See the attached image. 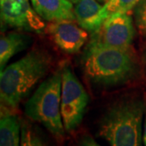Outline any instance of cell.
<instances>
[{
	"label": "cell",
	"instance_id": "6da1fadb",
	"mask_svg": "<svg viewBox=\"0 0 146 146\" xmlns=\"http://www.w3.org/2000/svg\"><path fill=\"white\" fill-rule=\"evenodd\" d=\"M51 59L46 51L33 50L1 71L0 97L11 108H16L36 83L45 76Z\"/></svg>",
	"mask_w": 146,
	"mask_h": 146
},
{
	"label": "cell",
	"instance_id": "7a4b0ae2",
	"mask_svg": "<svg viewBox=\"0 0 146 146\" xmlns=\"http://www.w3.org/2000/svg\"><path fill=\"white\" fill-rule=\"evenodd\" d=\"M83 67L92 82L105 86L126 83L137 72V62L130 47L119 49L87 46Z\"/></svg>",
	"mask_w": 146,
	"mask_h": 146
},
{
	"label": "cell",
	"instance_id": "3957f363",
	"mask_svg": "<svg viewBox=\"0 0 146 146\" xmlns=\"http://www.w3.org/2000/svg\"><path fill=\"white\" fill-rule=\"evenodd\" d=\"M144 105L127 98L110 106L100 120L99 136L110 146H142Z\"/></svg>",
	"mask_w": 146,
	"mask_h": 146
},
{
	"label": "cell",
	"instance_id": "277c9868",
	"mask_svg": "<svg viewBox=\"0 0 146 146\" xmlns=\"http://www.w3.org/2000/svg\"><path fill=\"white\" fill-rule=\"evenodd\" d=\"M62 72H57L45 80L25 106V115L41 123L53 136L61 138L64 126L61 115Z\"/></svg>",
	"mask_w": 146,
	"mask_h": 146
},
{
	"label": "cell",
	"instance_id": "5b68a950",
	"mask_svg": "<svg viewBox=\"0 0 146 146\" xmlns=\"http://www.w3.org/2000/svg\"><path fill=\"white\" fill-rule=\"evenodd\" d=\"M62 72L61 115L65 131L75 130L82 122L89 103V95L68 67Z\"/></svg>",
	"mask_w": 146,
	"mask_h": 146
},
{
	"label": "cell",
	"instance_id": "8992f818",
	"mask_svg": "<svg viewBox=\"0 0 146 146\" xmlns=\"http://www.w3.org/2000/svg\"><path fill=\"white\" fill-rule=\"evenodd\" d=\"M135 36L132 18L127 13L116 12L108 16L98 31L93 33L88 46L129 48Z\"/></svg>",
	"mask_w": 146,
	"mask_h": 146
},
{
	"label": "cell",
	"instance_id": "52a82bcc",
	"mask_svg": "<svg viewBox=\"0 0 146 146\" xmlns=\"http://www.w3.org/2000/svg\"><path fill=\"white\" fill-rule=\"evenodd\" d=\"M1 19L11 27L42 33L45 24L42 17L31 8L29 0H5L1 3Z\"/></svg>",
	"mask_w": 146,
	"mask_h": 146
},
{
	"label": "cell",
	"instance_id": "ba28073f",
	"mask_svg": "<svg viewBox=\"0 0 146 146\" xmlns=\"http://www.w3.org/2000/svg\"><path fill=\"white\" fill-rule=\"evenodd\" d=\"M74 21L50 22L47 27V32L54 44L68 54L79 52L88 38L86 30L80 28Z\"/></svg>",
	"mask_w": 146,
	"mask_h": 146
},
{
	"label": "cell",
	"instance_id": "9c48e42d",
	"mask_svg": "<svg viewBox=\"0 0 146 146\" xmlns=\"http://www.w3.org/2000/svg\"><path fill=\"white\" fill-rule=\"evenodd\" d=\"M74 12L79 25L92 33L98 31L110 16L105 6L101 5L97 0H79Z\"/></svg>",
	"mask_w": 146,
	"mask_h": 146
},
{
	"label": "cell",
	"instance_id": "30bf717a",
	"mask_svg": "<svg viewBox=\"0 0 146 146\" xmlns=\"http://www.w3.org/2000/svg\"><path fill=\"white\" fill-rule=\"evenodd\" d=\"M33 9L50 22L76 21L72 3L69 0H31Z\"/></svg>",
	"mask_w": 146,
	"mask_h": 146
},
{
	"label": "cell",
	"instance_id": "8fae6325",
	"mask_svg": "<svg viewBox=\"0 0 146 146\" xmlns=\"http://www.w3.org/2000/svg\"><path fill=\"white\" fill-rule=\"evenodd\" d=\"M32 42L31 36L19 33H11L0 39V69L3 71L6 64L17 53L25 50Z\"/></svg>",
	"mask_w": 146,
	"mask_h": 146
},
{
	"label": "cell",
	"instance_id": "7c38bea8",
	"mask_svg": "<svg viewBox=\"0 0 146 146\" xmlns=\"http://www.w3.org/2000/svg\"><path fill=\"white\" fill-rule=\"evenodd\" d=\"M21 123L18 117L10 113L0 119V146H21Z\"/></svg>",
	"mask_w": 146,
	"mask_h": 146
},
{
	"label": "cell",
	"instance_id": "4fadbf2b",
	"mask_svg": "<svg viewBox=\"0 0 146 146\" xmlns=\"http://www.w3.org/2000/svg\"><path fill=\"white\" fill-rule=\"evenodd\" d=\"M21 146H48L41 135L29 123L21 124Z\"/></svg>",
	"mask_w": 146,
	"mask_h": 146
},
{
	"label": "cell",
	"instance_id": "5bb4252c",
	"mask_svg": "<svg viewBox=\"0 0 146 146\" xmlns=\"http://www.w3.org/2000/svg\"><path fill=\"white\" fill-rule=\"evenodd\" d=\"M141 0H108L105 7L109 15L116 12L127 13L129 11L135 8Z\"/></svg>",
	"mask_w": 146,
	"mask_h": 146
},
{
	"label": "cell",
	"instance_id": "9a60e30c",
	"mask_svg": "<svg viewBox=\"0 0 146 146\" xmlns=\"http://www.w3.org/2000/svg\"><path fill=\"white\" fill-rule=\"evenodd\" d=\"M136 26L143 36H146V0H141L134 8Z\"/></svg>",
	"mask_w": 146,
	"mask_h": 146
},
{
	"label": "cell",
	"instance_id": "2e32d148",
	"mask_svg": "<svg viewBox=\"0 0 146 146\" xmlns=\"http://www.w3.org/2000/svg\"><path fill=\"white\" fill-rule=\"evenodd\" d=\"M78 146H101L94 140V138H92L89 135H84L83 136L79 141Z\"/></svg>",
	"mask_w": 146,
	"mask_h": 146
},
{
	"label": "cell",
	"instance_id": "e0dca14e",
	"mask_svg": "<svg viewBox=\"0 0 146 146\" xmlns=\"http://www.w3.org/2000/svg\"><path fill=\"white\" fill-rule=\"evenodd\" d=\"M143 141H144V144H145V146H146V120H145V127H144V134H143Z\"/></svg>",
	"mask_w": 146,
	"mask_h": 146
},
{
	"label": "cell",
	"instance_id": "ac0fdd59",
	"mask_svg": "<svg viewBox=\"0 0 146 146\" xmlns=\"http://www.w3.org/2000/svg\"><path fill=\"white\" fill-rule=\"evenodd\" d=\"M69 1H71L72 3H75V4H76V3H77L79 2V0H69Z\"/></svg>",
	"mask_w": 146,
	"mask_h": 146
},
{
	"label": "cell",
	"instance_id": "d6986e66",
	"mask_svg": "<svg viewBox=\"0 0 146 146\" xmlns=\"http://www.w3.org/2000/svg\"><path fill=\"white\" fill-rule=\"evenodd\" d=\"M145 67H146V52L145 54Z\"/></svg>",
	"mask_w": 146,
	"mask_h": 146
},
{
	"label": "cell",
	"instance_id": "ffe728a7",
	"mask_svg": "<svg viewBox=\"0 0 146 146\" xmlns=\"http://www.w3.org/2000/svg\"><path fill=\"white\" fill-rule=\"evenodd\" d=\"M0 1H1V3H2V2H3V1H5V0H0Z\"/></svg>",
	"mask_w": 146,
	"mask_h": 146
}]
</instances>
